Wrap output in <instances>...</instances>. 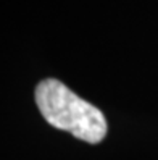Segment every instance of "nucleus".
<instances>
[{"label": "nucleus", "mask_w": 158, "mask_h": 160, "mask_svg": "<svg viewBox=\"0 0 158 160\" xmlns=\"http://www.w3.org/2000/svg\"><path fill=\"white\" fill-rule=\"evenodd\" d=\"M34 97L42 117L53 128L71 133L89 144H98L107 136L105 115L61 81L55 78L42 79L37 84Z\"/></svg>", "instance_id": "nucleus-1"}]
</instances>
